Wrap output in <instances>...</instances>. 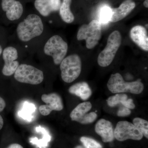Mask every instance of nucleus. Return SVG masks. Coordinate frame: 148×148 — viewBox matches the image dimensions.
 I'll return each mask as SVG.
<instances>
[{"label": "nucleus", "instance_id": "9b49d317", "mask_svg": "<svg viewBox=\"0 0 148 148\" xmlns=\"http://www.w3.org/2000/svg\"><path fill=\"white\" fill-rule=\"evenodd\" d=\"M2 8L5 12L7 17L11 21L17 20L23 12V7L20 2L16 0H2Z\"/></svg>", "mask_w": 148, "mask_h": 148}, {"label": "nucleus", "instance_id": "dca6fc26", "mask_svg": "<svg viewBox=\"0 0 148 148\" xmlns=\"http://www.w3.org/2000/svg\"><path fill=\"white\" fill-rule=\"evenodd\" d=\"M69 90L70 93L78 96L84 101L88 99L92 94L91 89L86 82L75 84L70 87Z\"/></svg>", "mask_w": 148, "mask_h": 148}, {"label": "nucleus", "instance_id": "f8f14e48", "mask_svg": "<svg viewBox=\"0 0 148 148\" xmlns=\"http://www.w3.org/2000/svg\"><path fill=\"white\" fill-rule=\"evenodd\" d=\"M130 36L131 40L141 49L148 51V33L145 27L141 25L133 27L130 30Z\"/></svg>", "mask_w": 148, "mask_h": 148}, {"label": "nucleus", "instance_id": "b1692460", "mask_svg": "<svg viewBox=\"0 0 148 148\" xmlns=\"http://www.w3.org/2000/svg\"><path fill=\"white\" fill-rule=\"evenodd\" d=\"M80 140L85 148H103L101 144L92 138L84 136Z\"/></svg>", "mask_w": 148, "mask_h": 148}, {"label": "nucleus", "instance_id": "412c9836", "mask_svg": "<svg viewBox=\"0 0 148 148\" xmlns=\"http://www.w3.org/2000/svg\"><path fill=\"white\" fill-rule=\"evenodd\" d=\"M127 99V96L126 94L116 93V95L111 96L108 98L107 103L110 107H114L120 104L123 105Z\"/></svg>", "mask_w": 148, "mask_h": 148}, {"label": "nucleus", "instance_id": "cd10ccee", "mask_svg": "<svg viewBox=\"0 0 148 148\" xmlns=\"http://www.w3.org/2000/svg\"><path fill=\"white\" fill-rule=\"evenodd\" d=\"M6 106V103L3 98L0 97V112H2Z\"/></svg>", "mask_w": 148, "mask_h": 148}, {"label": "nucleus", "instance_id": "ddd939ff", "mask_svg": "<svg viewBox=\"0 0 148 148\" xmlns=\"http://www.w3.org/2000/svg\"><path fill=\"white\" fill-rule=\"evenodd\" d=\"M95 131L101 136L104 143H110L114 139L112 125L109 121L104 119L99 120L95 124Z\"/></svg>", "mask_w": 148, "mask_h": 148}, {"label": "nucleus", "instance_id": "6ab92c4d", "mask_svg": "<svg viewBox=\"0 0 148 148\" xmlns=\"http://www.w3.org/2000/svg\"><path fill=\"white\" fill-rule=\"evenodd\" d=\"M38 128L43 133L44 135L42 139L38 140V138H32L30 139V142L36 145L40 148H46L47 147L48 143L50 141L51 137L48 132H47L43 128L40 127Z\"/></svg>", "mask_w": 148, "mask_h": 148}, {"label": "nucleus", "instance_id": "2eb2a0df", "mask_svg": "<svg viewBox=\"0 0 148 148\" xmlns=\"http://www.w3.org/2000/svg\"><path fill=\"white\" fill-rule=\"evenodd\" d=\"M61 0H36V9L43 16H48L51 12L59 10Z\"/></svg>", "mask_w": 148, "mask_h": 148}, {"label": "nucleus", "instance_id": "20e7f679", "mask_svg": "<svg viewBox=\"0 0 148 148\" xmlns=\"http://www.w3.org/2000/svg\"><path fill=\"white\" fill-rule=\"evenodd\" d=\"M101 24L97 19L90 21L89 24H84L77 34L78 40H85L86 47L88 49H92L98 44L101 37Z\"/></svg>", "mask_w": 148, "mask_h": 148}, {"label": "nucleus", "instance_id": "423d86ee", "mask_svg": "<svg viewBox=\"0 0 148 148\" xmlns=\"http://www.w3.org/2000/svg\"><path fill=\"white\" fill-rule=\"evenodd\" d=\"M68 50V45L60 36L55 35L49 39L44 48L46 55L51 56L56 65H59L65 58Z\"/></svg>", "mask_w": 148, "mask_h": 148}, {"label": "nucleus", "instance_id": "bb28decb", "mask_svg": "<svg viewBox=\"0 0 148 148\" xmlns=\"http://www.w3.org/2000/svg\"><path fill=\"white\" fill-rule=\"evenodd\" d=\"M122 105L123 106L129 109H133L135 108V105L133 103V100L131 98H129V99L127 98V100L125 101Z\"/></svg>", "mask_w": 148, "mask_h": 148}, {"label": "nucleus", "instance_id": "f03ea898", "mask_svg": "<svg viewBox=\"0 0 148 148\" xmlns=\"http://www.w3.org/2000/svg\"><path fill=\"white\" fill-rule=\"evenodd\" d=\"M107 86L109 90L113 93L130 92L139 94L144 89V84L140 80L132 82H126L119 73L111 75Z\"/></svg>", "mask_w": 148, "mask_h": 148}, {"label": "nucleus", "instance_id": "f257e3e1", "mask_svg": "<svg viewBox=\"0 0 148 148\" xmlns=\"http://www.w3.org/2000/svg\"><path fill=\"white\" fill-rule=\"evenodd\" d=\"M43 30L40 17L36 14H31L18 24L16 33L19 40L27 42L41 35Z\"/></svg>", "mask_w": 148, "mask_h": 148}, {"label": "nucleus", "instance_id": "2f4dec72", "mask_svg": "<svg viewBox=\"0 0 148 148\" xmlns=\"http://www.w3.org/2000/svg\"><path fill=\"white\" fill-rule=\"evenodd\" d=\"M75 148H85L84 147H83L82 146L79 145L77 146Z\"/></svg>", "mask_w": 148, "mask_h": 148}, {"label": "nucleus", "instance_id": "0eeeda50", "mask_svg": "<svg viewBox=\"0 0 148 148\" xmlns=\"http://www.w3.org/2000/svg\"><path fill=\"white\" fill-rule=\"evenodd\" d=\"M14 77L21 83L37 85L42 82L44 74L42 71L34 66L21 64L18 66L14 73Z\"/></svg>", "mask_w": 148, "mask_h": 148}, {"label": "nucleus", "instance_id": "6e6552de", "mask_svg": "<svg viewBox=\"0 0 148 148\" xmlns=\"http://www.w3.org/2000/svg\"><path fill=\"white\" fill-rule=\"evenodd\" d=\"M114 136L118 141L127 140H140L143 135L135 125L127 121H120L117 123L114 130Z\"/></svg>", "mask_w": 148, "mask_h": 148}, {"label": "nucleus", "instance_id": "9d476101", "mask_svg": "<svg viewBox=\"0 0 148 148\" xmlns=\"http://www.w3.org/2000/svg\"><path fill=\"white\" fill-rule=\"evenodd\" d=\"M3 57L5 62L2 70L3 75L6 76L12 75L19 65L16 60L18 57L17 50L12 47L5 48L3 51Z\"/></svg>", "mask_w": 148, "mask_h": 148}, {"label": "nucleus", "instance_id": "39448f33", "mask_svg": "<svg viewBox=\"0 0 148 148\" xmlns=\"http://www.w3.org/2000/svg\"><path fill=\"white\" fill-rule=\"evenodd\" d=\"M60 64L61 78L65 82H73L79 77L82 71V61L77 54L69 56Z\"/></svg>", "mask_w": 148, "mask_h": 148}, {"label": "nucleus", "instance_id": "4468645a", "mask_svg": "<svg viewBox=\"0 0 148 148\" xmlns=\"http://www.w3.org/2000/svg\"><path fill=\"white\" fill-rule=\"evenodd\" d=\"M136 4L132 0H125L119 7L112 8V16L110 22L115 23L125 18L134 10Z\"/></svg>", "mask_w": 148, "mask_h": 148}, {"label": "nucleus", "instance_id": "aec40b11", "mask_svg": "<svg viewBox=\"0 0 148 148\" xmlns=\"http://www.w3.org/2000/svg\"><path fill=\"white\" fill-rule=\"evenodd\" d=\"M133 124L147 139L148 138V122L140 118H135Z\"/></svg>", "mask_w": 148, "mask_h": 148}, {"label": "nucleus", "instance_id": "4be33fe9", "mask_svg": "<svg viewBox=\"0 0 148 148\" xmlns=\"http://www.w3.org/2000/svg\"><path fill=\"white\" fill-rule=\"evenodd\" d=\"M112 16V8L108 6H104L101 9L99 13L98 20L101 24H106L110 22Z\"/></svg>", "mask_w": 148, "mask_h": 148}, {"label": "nucleus", "instance_id": "393cba45", "mask_svg": "<svg viewBox=\"0 0 148 148\" xmlns=\"http://www.w3.org/2000/svg\"><path fill=\"white\" fill-rule=\"evenodd\" d=\"M97 117V114L96 113L91 112L86 114L80 123L82 124H87L92 123L96 119Z\"/></svg>", "mask_w": 148, "mask_h": 148}, {"label": "nucleus", "instance_id": "c85d7f7f", "mask_svg": "<svg viewBox=\"0 0 148 148\" xmlns=\"http://www.w3.org/2000/svg\"><path fill=\"white\" fill-rule=\"evenodd\" d=\"M7 148H24L21 145H19L18 144H12L10 145Z\"/></svg>", "mask_w": 148, "mask_h": 148}, {"label": "nucleus", "instance_id": "a878e982", "mask_svg": "<svg viewBox=\"0 0 148 148\" xmlns=\"http://www.w3.org/2000/svg\"><path fill=\"white\" fill-rule=\"evenodd\" d=\"M130 109L127 108L124 106L121 107L117 113L118 116L120 117H125L129 116L131 114Z\"/></svg>", "mask_w": 148, "mask_h": 148}, {"label": "nucleus", "instance_id": "7ed1b4c3", "mask_svg": "<svg viewBox=\"0 0 148 148\" xmlns=\"http://www.w3.org/2000/svg\"><path fill=\"white\" fill-rule=\"evenodd\" d=\"M121 41L120 32L115 31L111 33L108 38L106 47L98 55V63L99 66L106 67L110 65L121 45Z\"/></svg>", "mask_w": 148, "mask_h": 148}, {"label": "nucleus", "instance_id": "c756f323", "mask_svg": "<svg viewBox=\"0 0 148 148\" xmlns=\"http://www.w3.org/2000/svg\"><path fill=\"white\" fill-rule=\"evenodd\" d=\"M4 125L3 119L2 117L0 115V130L2 128Z\"/></svg>", "mask_w": 148, "mask_h": 148}, {"label": "nucleus", "instance_id": "7c9ffc66", "mask_svg": "<svg viewBox=\"0 0 148 148\" xmlns=\"http://www.w3.org/2000/svg\"><path fill=\"white\" fill-rule=\"evenodd\" d=\"M143 4H144V6L146 8H148V0H145V1L143 3Z\"/></svg>", "mask_w": 148, "mask_h": 148}, {"label": "nucleus", "instance_id": "5701e85b", "mask_svg": "<svg viewBox=\"0 0 148 148\" xmlns=\"http://www.w3.org/2000/svg\"><path fill=\"white\" fill-rule=\"evenodd\" d=\"M36 108L34 105L32 103H26L18 114L22 118L30 121L32 119V114L34 112Z\"/></svg>", "mask_w": 148, "mask_h": 148}, {"label": "nucleus", "instance_id": "1a4fd4ad", "mask_svg": "<svg viewBox=\"0 0 148 148\" xmlns=\"http://www.w3.org/2000/svg\"><path fill=\"white\" fill-rule=\"evenodd\" d=\"M43 102L45 105H42L39 108L40 113L42 115L47 116L52 111H60L64 109V104L60 95L56 93L43 94L41 96Z\"/></svg>", "mask_w": 148, "mask_h": 148}, {"label": "nucleus", "instance_id": "a211bd4d", "mask_svg": "<svg viewBox=\"0 0 148 148\" xmlns=\"http://www.w3.org/2000/svg\"><path fill=\"white\" fill-rule=\"evenodd\" d=\"M72 0H63L60 8L59 13L62 20L67 23H71L74 21L75 17L71 10Z\"/></svg>", "mask_w": 148, "mask_h": 148}, {"label": "nucleus", "instance_id": "f3484780", "mask_svg": "<svg viewBox=\"0 0 148 148\" xmlns=\"http://www.w3.org/2000/svg\"><path fill=\"white\" fill-rule=\"evenodd\" d=\"M92 105L90 102H83L79 104L70 114L71 119L80 123L81 122L91 110Z\"/></svg>", "mask_w": 148, "mask_h": 148}, {"label": "nucleus", "instance_id": "473e14b6", "mask_svg": "<svg viewBox=\"0 0 148 148\" xmlns=\"http://www.w3.org/2000/svg\"><path fill=\"white\" fill-rule=\"evenodd\" d=\"M3 51V49L2 48L1 45H0V56H1V54L2 52Z\"/></svg>", "mask_w": 148, "mask_h": 148}]
</instances>
